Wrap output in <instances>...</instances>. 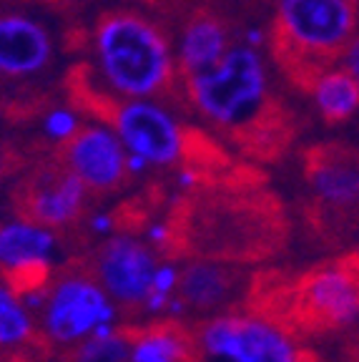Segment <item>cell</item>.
Wrapping results in <instances>:
<instances>
[{
    "mask_svg": "<svg viewBox=\"0 0 359 362\" xmlns=\"http://www.w3.org/2000/svg\"><path fill=\"white\" fill-rule=\"evenodd\" d=\"M304 174L319 204L329 209L359 206V148L314 144L304 151Z\"/></svg>",
    "mask_w": 359,
    "mask_h": 362,
    "instance_id": "ba28073f",
    "label": "cell"
},
{
    "mask_svg": "<svg viewBox=\"0 0 359 362\" xmlns=\"http://www.w3.org/2000/svg\"><path fill=\"white\" fill-rule=\"evenodd\" d=\"M129 352L131 339L116 332L113 322H108L81 342L76 362H129Z\"/></svg>",
    "mask_w": 359,
    "mask_h": 362,
    "instance_id": "d6986e66",
    "label": "cell"
},
{
    "mask_svg": "<svg viewBox=\"0 0 359 362\" xmlns=\"http://www.w3.org/2000/svg\"><path fill=\"white\" fill-rule=\"evenodd\" d=\"M18 3H33V6H45L53 8V11H68V8H76L86 0H18Z\"/></svg>",
    "mask_w": 359,
    "mask_h": 362,
    "instance_id": "603a6c76",
    "label": "cell"
},
{
    "mask_svg": "<svg viewBox=\"0 0 359 362\" xmlns=\"http://www.w3.org/2000/svg\"><path fill=\"white\" fill-rule=\"evenodd\" d=\"M179 289L184 305L196 307V310H213L231 297L234 279L224 267L199 262L181 272Z\"/></svg>",
    "mask_w": 359,
    "mask_h": 362,
    "instance_id": "2e32d148",
    "label": "cell"
},
{
    "mask_svg": "<svg viewBox=\"0 0 359 362\" xmlns=\"http://www.w3.org/2000/svg\"><path fill=\"white\" fill-rule=\"evenodd\" d=\"M86 184L66 166H53L35 176L25 189L23 209L28 219L43 226H66L81 214L86 202Z\"/></svg>",
    "mask_w": 359,
    "mask_h": 362,
    "instance_id": "7c38bea8",
    "label": "cell"
},
{
    "mask_svg": "<svg viewBox=\"0 0 359 362\" xmlns=\"http://www.w3.org/2000/svg\"><path fill=\"white\" fill-rule=\"evenodd\" d=\"M169 226L166 224H156V226H151V229H148V239H151V242H156V244H163L166 242V239H169Z\"/></svg>",
    "mask_w": 359,
    "mask_h": 362,
    "instance_id": "cb8c5ba5",
    "label": "cell"
},
{
    "mask_svg": "<svg viewBox=\"0 0 359 362\" xmlns=\"http://www.w3.org/2000/svg\"><path fill=\"white\" fill-rule=\"evenodd\" d=\"M78 126L81 124H78V119H76V111H71V108H53L43 121L45 134L51 136L53 141H58V144H63L66 139H71Z\"/></svg>",
    "mask_w": 359,
    "mask_h": 362,
    "instance_id": "ffe728a7",
    "label": "cell"
},
{
    "mask_svg": "<svg viewBox=\"0 0 359 362\" xmlns=\"http://www.w3.org/2000/svg\"><path fill=\"white\" fill-rule=\"evenodd\" d=\"M3 171H6V156H3V148H0V179H3Z\"/></svg>",
    "mask_w": 359,
    "mask_h": 362,
    "instance_id": "4316f807",
    "label": "cell"
},
{
    "mask_svg": "<svg viewBox=\"0 0 359 362\" xmlns=\"http://www.w3.org/2000/svg\"><path fill=\"white\" fill-rule=\"evenodd\" d=\"M199 350L206 362H302L294 339L261 317L226 315L199 332Z\"/></svg>",
    "mask_w": 359,
    "mask_h": 362,
    "instance_id": "5b68a950",
    "label": "cell"
},
{
    "mask_svg": "<svg viewBox=\"0 0 359 362\" xmlns=\"http://www.w3.org/2000/svg\"><path fill=\"white\" fill-rule=\"evenodd\" d=\"M33 332V317L20 294L8 282H0V347H18Z\"/></svg>",
    "mask_w": 359,
    "mask_h": 362,
    "instance_id": "e0dca14e",
    "label": "cell"
},
{
    "mask_svg": "<svg viewBox=\"0 0 359 362\" xmlns=\"http://www.w3.org/2000/svg\"><path fill=\"white\" fill-rule=\"evenodd\" d=\"M156 269L151 249L134 237H113L98 255V279L113 302L143 305Z\"/></svg>",
    "mask_w": 359,
    "mask_h": 362,
    "instance_id": "9c48e42d",
    "label": "cell"
},
{
    "mask_svg": "<svg viewBox=\"0 0 359 362\" xmlns=\"http://www.w3.org/2000/svg\"><path fill=\"white\" fill-rule=\"evenodd\" d=\"M359 28V0H274L269 53L289 86L307 93L314 78L342 63Z\"/></svg>",
    "mask_w": 359,
    "mask_h": 362,
    "instance_id": "277c9868",
    "label": "cell"
},
{
    "mask_svg": "<svg viewBox=\"0 0 359 362\" xmlns=\"http://www.w3.org/2000/svg\"><path fill=\"white\" fill-rule=\"evenodd\" d=\"M134 3H143V6H161L163 0H134Z\"/></svg>",
    "mask_w": 359,
    "mask_h": 362,
    "instance_id": "484cf974",
    "label": "cell"
},
{
    "mask_svg": "<svg viewBox=\"0 0 359 362\" xmlns=\"http://www.w3.org/2000/svg\"><path fill=\"white\" fill-rule=\"evenodd\" d=\"M95 76L124 98H174L181 86L176 53L151 18L113 8L95 18L90 30Z\"/></svg>",
    "mask_w": 359,
    "mask_h": 362,
    "instance_id": "3957f363",
    "label": "cell"
},
{
    "mask_svg": "<svg viewBox=\"0 0 359 362\" xmlns=\"http://www.w3.org/2000/svg\"><path fill=\"white\" fill-rule=\"evenodd\" d=\"M342 63L352 71V76L359 83V28H357V33H354V38L349 40L347 51H344V56H342Z\"/></svg>",
    "mask_w": 359,
    "mask_h": 362,
    "instance_id": "7402d4cb",
    "label": "cell"
},
{
    "mask_svg": "<svg viewBox=\"0 0 359 362\" xmlns=\"http://www.w3.org/2000/svg\"><path fill=\"white\" fill-rule=\"evenodd\" d=\"M307 96H312L319 116L329 126L347 124L359 113V83L344 63L322 71L309 86Z\"/></svg>",
    "mask_w": 359,
    "mask_h": 362,
    "instance_id": "9a60e30c",
    "label": "cell"
},
{
    "mask_svg": "<svg viewBox=\"0 0 359 362\" xmlns=\"http://www.w3.org/2000/svg\"><path fill=\"white\" fill-rule=\"evenodd\" d=\"M58 146L63 166L78 176L90 192L118 189L131 174L129 151L106 124L95 121L90 126H78L76 134Z\"/></svg>",
    "mask_w": 359,
    "mask_h": 362,
    "instance_id": "52a82bcc",
    "label": "cell"
},
{
    "mask_svg": "<svg viewBox=\"0 0 359 362\" xmlns=\"http://www.w3.org/2000/svg\"><path fill=\"white\" fill-rule=\"evenodd\" d=\"M179 279H181V272L174 264H156L151 277V289L163 294H174L179 289Z\"/></svg>",
    "mask_w": 359,
    "mask_h": 362,
    "instance_id": "44dd1931",
    "label": "cell"
},
{
    "mask_svg": "<svg viewBox=\"0 0 359 362\" xmlns=\"http://www.w3.org/2000/svg\"><path fill=\"white\" fill-rule=\"evenodd\" d=\"M184 98L208 126L257 158H276L297 136V119L271 88L257 48L234 43L216 66L181 78Z\"/></svg>",
    "mask_w": 359,
    "mask_h": 362,
    "instance_id": "6da1fadb",
    "label": "cell"
},
{
    "mask_svg": "<svg viewBox=\"0 0 359 362\" xmlns=\"http://www.w3.org/2000/svg\"><path fill=\"white\" fill-rule=\"evenodd\" d=\"M186 345L174 329H148L131 342L129 362H184Z\"/></svg>",
    "mask_w": 359,
    "mask_h": 362,
    "instance_id": "ac0fdd59",
    "label": "cell"
},
{
    "mask_svg": "<svg viewBox=\"0 0 359 362\" xmlns=\"http://www.w3.org/2000/svg\"><path fill=\"white\" fill-rule=\"evenodd\" d=\"M43 329L61 345L83 342L101 325L116 320V305L108 292L86 277H66L45 297Z\"/></svg>",
    "mask_w": 359,
    "mask_h": 362,
    "instance_id": "8992f818",
    "label": "cell"
},
{
    "mask_svg": "<svg viewBox=\"0 0 359 362\" xmlns=\"http://www.w3.org/2000/svg\"><path fill=\"white\" fill-rule=\"evenodd\" d=\"M56 252L51 226L18 219L0 226V269L23 289L40 287Z\"/></svg>",
    "mask_w": 359,
    "mask_h": 362,
    "instance_id": "30bf717a",
    "label": "cell"
},
{
    "mask_svg": "<svg viewBox=\"0 0 359 362\" xmlns=\"http://www.w3.org/2000/svg\"><path fill=\"white\" fill-rule=\"evenodd\" d=\"M66 96L76 111L86 113L98 124H106L121 139L131 156L141 158L146 166H199L224 164V151L204 131L184 126L169 108L148 98H124L101 86V78L88 63L68 68Z\"/></svg>",
    "mask_w": 359,
    "mask_h": 362,
    "instance_id": "7a4b0ae2",
    "label": "cell"
},
{
    "mask_svg": "<svg viewBox=\"0 0 359 362\" xmlns=\"http://www.w3.org/2000/svg\"><path fill=\"white\" fill-rule=\"evenodd\" d=\"M234 40H231V25L221 13L213 8H196L184 21L176 51V66L181 78L196 76L206 68L216 66L226 56Z\"/></svg>",
    "mask_w": 359,
    "mask_h": 362,
    "instance_id": "4fadbf2b",
    "label": "cell"
},
{
    "mask_svg": "<svg viewBox=\"0 0 359 362\" xmlns=\"http://www.w3.org/2000/svg\"><path fill=\"white\" fill-rule=\"evenodd\" d=\"M51 61L53 38L43 23L23 13H0V78H30Z\"/></svg>",
    "mask_w": 359,
    "mask_h": 362,
    "instance_id": "8fae6325",
    "label": "cell"
},
{
    "mask_svg": "<svg viewBox=\"0 0 359 362\" xmlns=\"http://www.w3.org/2000/svg\"><path fill=\"white\" fill-rule=\"evenodd\" d=\"M93 229L95 232H108V229H111V216H95Z\"/></svg>",
    "mask_w": 359,
    "mask_h": 362,
    "instance_id": "d4e9b609",
    "label": "cell"
},
{
    "mask_svg": "<svg viewBox=\"0 0 359 362\" xmlns=\"http://www.w3.org/2000/svg\"><path fill=\"white\" fill-rule=\"evenodd\" d=\"M307 310L326 325H352L359 320V277L347 267H326L304 282Z\"/></svg>",
    "mask_w": 359,
    "mask_h": 362,
    "instance_id": "5bb4252c",
    "label": "cell"
}]
</instances>
